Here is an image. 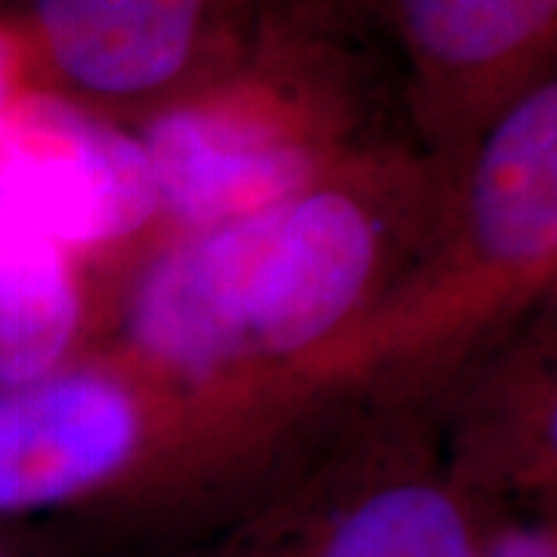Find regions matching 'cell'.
Instances as JSON below:
<instances>
[{"instance_id": "obj_12", "label": "cell", "mask_w": 557, "mask_h": 557, "mask_svg": "<svg viewBox=\"0 0 557 557\" xmlns=\"http://www.w3.org/2000/svg\"><path fill=\"white\" fill-rule=\"evenodd\" d=\"M0 557H13V552H10V545L3 542V536H0Z\"/></svg>"}, {"instance_id": "obj_8", "label": "cell", "mask_w": 557, "mask_h": 557, "mask_svg": "<svg viewBox=\"0 0 557 557\" xmlns=\"http://www.w3.org/2000/svg\"><path fill=\"white\" fill-rule=\"evenodd\" d=\"M394 437L357 486L322 511L285 557H480L490 502L449 471L437 421L394 412Z\"/></svg>"}, {"instance_id": "obj_4", "label": "cell", "mask_w": 557, "mask_h": 557, "mask_svg": "<svg viewBox=\"0 0 557 557\" xmlns=\"http://www.w3.org/2000/svg\"><path fill=\"white\" fill-rule=\"evenodd\" d=\"M300 0H28L40 90L134 124L220 75Z\"/></svg>"}, {"instance_id": "obj_1", "label": "cell", "mask_w": 557, "mask_h": 557, "mask_svg": "<svg viewBox=\"0 0 557 557\" xmlns=\"http://www.w3.org/2000/svg\"><path fill=\"white\" fill-rule=\"evenodd\" d=\"M453 171L391 143L258 214L171 236L131 285L119 354L177 387L325 399L319 362L409 270Z\"/></svg>"}, {"instance_id": "obj_7", "label": "cell", "mask_w": 557, "mask_h": 557, "mask_svg": "<svg viewBox=\"0 0 557 557\" xmlns=\"http://www.w3.org/2000/svg\"><path fill=\"white\" fill-rule=\"evenodd\" d=\"M458 483L490 505H557V276L440 403Z\"/></svg>"}, {"instance_id": "obj_6", "label": "cell", "mask_w": 557, "mask_h": 557, "mask_svg": "<svg viewBox=\"0 0 557 557\" xmlns=\"http://www.w3.org/2000/svg\"><path fill=\"white\" fill-rule=\"evenodd\" d=\"M0 201L84 263L161 223L137 131L40 87L0 121Z\"/></svg>"}, {"instance_id": "obj_11", "label": "cell", "mask_w": 557, "mask_h": 557, "mask_svg": "<svg viewBox=\"0 0 557 557\" xmlns=\"http://www.w3.org/2000/svg\"><path fill=\"white\" fill-rule=\"evenodd\" d=\"M35 87H38L35 65H32L28 40L22 35L20 20L0 16V121Z\"/></svg>"}, {"instance_id": "obj_2", "label": "cell", "mask_w": 557, "mask_h": 557, "mask_svg": "<svg viewBox=\"0 0 557 557\" xmlns=\"http://www.w3.org/2000/svg\"><path fill=\"white\" fill-rule=\"evenodd\" d=\"M557 276V65L490 121L409 270L317 369L325 399L359 391L437 416L474 359Z\"/></svg>"}, {"instance_id": "obj_3", "label": "cell", "mask_w": 557, "mask_h": 557, "mask_svg": "<svg viewBox=\"0 0 557 557\" xmlns=\"http://www.w3.org/2000/svg\"><path fill=\"white\" fill-rule=\"evenodd\" d=\"M288 424L270 399L193 391L121 354L0 387V520L139 496L156 474H186L189 449H245Z\"/></svg>"}, {"instance_id": "obj_10", "label": "cell", "mask_w": 557, "mask_h": 557, "mask_svg": "<svg viewBox=\"0 0 557 557\" xmlns=\"http://www.w3.org/2000/svg\"><path fill=\"white\" fill-rule=\"evenodd\" d=\"M536 515L490 523L480 557H557V505H533Z\"/></svg>"}, {"instance_id": "obj_5", "label": "cell", "mask_w": 557, "mask_h": 557, "mask_svg": "<svg viewBox=\"0 0 557 557\" xmlns=\"http://www.w3.org/2000/svg\"><path fill=\"white\" fill-rule=\"evenodd\" d=\"M399 62L412 139L461 159L480 131L557 65V0H366Z\"/></svg>"}, {"instance_id": "obj_9", "label": "cell", "mask_w": 557, "mask_h": 557, "mask_svg": "<svg viewBox=\"0 0 557 557\" xmlns=\"http://www.w3.org/2000/svg\"><path fill=\"white\" fill-rule=\"evenodd\" d=\"M87 325L84 260L0 201V387L72 366Z\"/></svg>"}]
</instances>
